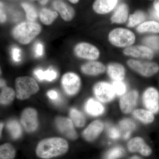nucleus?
Listing matches in <instances>:
<instances>
[{
  "mask_svg": "<svg viewBox=\"0 0 159 159\" xmlns=\"http://www.w3.org/2000/svg\"><path fill=\"white\" fill-rule=\"evenodd\" d=\"M139 97V92L135 89L129 91L121 96L119 107L122 112L124 114L132 113L138 104Z\"/></svg>",
  "mask_w": 159,
  "mask_h": 159,
  "instance_id": "10",
  "label": "nucleus"
},
{
  "mask_svg": "<svg viewBox=\"0 0 159 159\" xmlns=\"http://www.w3.org/2000/svg\"><path fill=\"white\" fill-rule=\"evenodd\" d=\"M69 1H70L71 2L75 4V3L78 2H79V0H69Z\"/></svg>",
  "mask_w": 159,
  "mask_h": 159,
  "instance_id": "42",
  "label": "nucleus"
},
{
  "mask_svg": "<svg viewBox=\"0 0 159 159\" xmlns=\"http://www.w3.org/2000/svg\"><path fill=\"white\" fill-rule=\"evenodd\" d=\"M20 121L26 131L33 132L37 129L38 125L37 112L34 109H25L22 113Z\"/></svg>",
  "mask_w": 159,
  "mask_h": 159,
  "instance_id": "12",
  "label": "nucleus"
},
{
  "mask_svg": "<svg viewBox=\"0 0 159 159\" xmlns=\"http://www.w3.org/2000/svg\"><path fill=\"white\" fill-rule=\"evenodd\" d=\"M11 57L12 60L16 62H20L21 59V51L19 48L14 47L11 50Z\"/></svg>",
  "mask_w": 159,
  "mask_h": 159,
  "instance_id": "35",
  "label": "nucleus"
},
{
  "mask_svg": "<svg viewBox=\"0 0 159 159\" xmlns=\"http://www.w3.org/2000/svg\"><path fill=\"white\" fill-rule=\"evenodd\" d=\"M129 16L128 6L125 3H121L111 16L110 21L113 24H124L127 22Z\"/></svg>",
  "mask_w": 159,
  "mask_h": 159,
  "instance_id": "18",
  "label": "nucleus"
},
{
  "mask_svg": "<svg viewBox=\"0 0 159 159\" xmlns=\"http://www.w3.org/2000/svg\"><path fill=\"white\" fill-rule=\"evenodd\" d=\"M15 93L11 88L5 87L1 91L0 102L3 105H8L11 103L15 98Z\"/></svg>",
  "mask_w": 159,
  "mask_h": 159,
  "instance_id": "28",
  "label": "nucleus"
},
{
  "mask_svg": "<svg viewBox=\"0 0 159 159\" xmlns=\"http://www.w3.org/2000/svg\"><path fill=\"white\" fill-rule=\"evenodd\" d=\"M55 123L58 130L69 139L75 140L78 138L71 119L64 117H57L55 120Z\"/></svg>",
  "mask_w": 159,
  "mask_h": 159,
  "instance_id": "14",
  "label": "nucleus"
},
{
  "mask_svg": "<svg viewBox=\"0 0 159 159\" xmlns=\"http://www.w3.org/2000/svg\"><path fill=\"white\" fill-rule=\"evenodd\" d=\"M123 54L134 59L150 60L154 56V51L145 45H135L124 49Z\"/></svg>",
  "mask_w": 159,
  "mask_h": 159,
  "instance_id": "9",
  "label": "nucleus"
},
{
  "mask_svg": "<svg viewBox=\"0 0 159 159\" xmlns=\"http://www.w3.org/2000/svg\"><path fill=\"white\" fill-rule=\"evenodd\" d=\"M142 101L145 108L154 114L159 111V92L155 88L145 89L142 93Z\"/></svg>",
  "mask_w": 159,
  "mask_h": 159,
  "instance_id": "8",
  "label": "nucleus"
},
{
  "mask_svg": "<svg viewBox=\"0 0 159 159\" xmlns=\"http://www.w3.org/2000/svg\"><path fill=\"white\" fill-rule=\"evenodd\" d=\"M6 87V82L5 80H3L2 79L1 80V87L4 88Z\"/></svg>",
  "mask_w": 159,
  "mask_h": 159,
  "instance_id": "40",
  "label": "nucleus"
},
{
  "mask_svg": "<svg viewBox=\"0 0 159 159\" xmlns=\"http://www.w3.org/2000/svg\"><path fill=\"white\" fill-rule=\"evenodd\" d=\"M34 52L35 56L40 57L42 56L44 54V47L41 43H36L34 47Z\"/></svg>",
  "mask_w": 159,
  "mask_h": 159,
  "instance_id": "36",
  "label": "nucleus"
},
{
  "mask_svg": "<svg viewBox=\"0 0 159 159\" xmlns=\"http://www.w3.org/2000/svg\"><path fill=\"white\" fill-rule=\"evenodd\" d=\"M0 19H1V23H3L6 21V15L3 11L2 9V4L1 3V13H0Z\"/></svg>",
  "mask_w": 159,
  "mask_h": 159,
  "instance_id": "39",
  "label": "nucleus"
},
{
  "mask_svg": "<svg viewBox=\"0 0 159 159\" xmlns=\"http://www.w3.org/2000/svg\"><path fill=\"white\" fill-rule=\"evenodd\" d=\"M153 8L156 14L159 19V0H155L153 2Z\"/></svg>",
  "mask_w": 159,
  "mask_h": 159,
  "instance_id": "38",
  "label": "nucleus"
},
{
  "mask_svg": "<svg viewBox=\"0 0 159 159\" xmlns=\"http://www.w3.org/2000/svg\"><path fill=\"white\" fill-rule=\"evenodd\" d=\"M34 75L39 80L53 81L57 77V72L51 68L44 71L41 69H37L34 71Z\"/></svg>",
  "mask_w": 159,
  "mask_h": 159,
  "instance_id": "25",
  "label": "nucleus"
},
{
  "mask_svg": "<svg viewBox=\"0 0 159 159\" xmlns=\"http://www.w3.org/2000/svg\"><path fill=\"white\" fill-rule=\"evenodd\" d=\"M93 93L97 99L102 103L111 102L116 94L112 84L106 81H99L94 85Z\"/></svg>",
  "mask_w": 159,
  "mask_h": 159,
  "instance_id": "6",
  "label": "nucleus"
},
{
  "mask_svg": "<svg viewBox=\"0 0 159 159\" xmlns=\"http://www.w3.org/2000/svg\"><path fill=\"white\" fill-rule=\"evenodd\" d=\"M126 64L130 70L144 77H152L159 71L158 64L149 60L131 58Z\"/></svg>",
  "mask_w": 159,
  "mask_h": 159,
  "instance_id": "4",
  "label": "nucleus"
},
{
  "mask_svg": "<svg viewBox=\"0 0 159 159\" xmlns=\"http://www.w3.org/2000/svg\"><path fill=\"white\" fill-rule=\"evenodd\" d=\"M143 42L154 51H159V36L150 35L143 38Z\"/></svg>",
  "mask_w": 159,
  "mask_h": 159,
  "instance_id": "31",
  "label": "nucleus"
},
{
  "mask_svg": "<svg viewBox=\"0 0 159 159\" xmlns=\"http://www.w3.org/2000/svg\"><path fill=\"white\" fill-rule=\"evenodd\" d=\"M104 129V124L100 120H95L91 122L84 129L82 136L86 141L93 142L102 133Z\"/></svg>",
  "mask_w": 159,
  "mask_h": 159,
  "instance_id": "15",
  "label": "nucleus"
},
{
  "mask_svg": "<svg viewBox=\"0 0 159 159\" xmlns=\"http://www.w3.org/2000/svg\"><path fill=\"white\" fill-rule=\"evenodd\" d=\"M70 115L73 123L77 127L81 128L85 125V117L80 111L75 108L71 109L70 111Z\"/></svg>",
  "mask_w": 159,
  "mask_h": 159,
  "instance_id": "27",
  "label": "nucleus"
},
{
  "mask_svg": "<svg viewBox=\"0 0 159 159\" xmlns=\"http://www.w3.org/2000/svg\"><path fill=\"white\" fill-rule=\"evenodd\" d=\"M68 147V144L64 139L50 138L39 142L36 148V154L41 158L50 159L66 153Z\"/></svg>",
  "mask_w": 159,
  "mask_h": 159,
  "instance_id": "1",
  "label": "nucleus"
},
{
  "mask_svg": "<svg viewBox=\"0 0 159 159\" xmlns=\"http://www.w3.org/2000/svg\"><path fill=\"white\" fill-rule=\"evenodd\" d=\"M7 128L13 139H19L21 135L22 129L20 125L16 120L9 121L7 123Z\"/></svg>",
  "mask_w": 159,
  "mask_h": 159,
  "instance_id": "30",
  "label": "nucleus"
},
{
  "mask_svg": "<svg viewBox=\"0 0 159 159\" xmlns=\"http://www.w3.org/2000/svg\"><path fill=\"white\" fill-rule=\"evenodd\" d=\"M130 159H142L140 157L138 156H134L133 157H132Z\"/></svg>",
  "mask_w": 159,
  "mask_h": 159,
  "instance_id": "43",
  "label": "nucleus"
},
{
  "mask_svg": "<svg viewBox=\"0 0 159 159\" xmlns=\"http://www.w3.org/2000/svg\"><path fill=\"white\" fill-rule=\"evenodd\" d=\"M118 2V0H96L93 5V9L98 14H107L115 9Z\"/></svg>",
  "mask_w": 159,
  "mask_h": 159,
  "instance_id": "19",
  "label": "nucleus"
},
{
  "mask_svg": "<svg viewBox=\"0 0 159 159\" xmlns=\"http://www.w3.org/2000/svg\"><path fill=\"white\" fill-rule=\"evenodd\" d=\"M48 96L50 99L54 100V102H58L60 98L59 95L56 91L50 90L48 93Z\"/></svg>",
  "mask_w": 159,
  "mask_h": 159,
  "instance_id": "37",
  "label": "nucleus"
},
{
  "mask_svg": "<svg viewBox=\"0 0 159 159\" xmlns=\"http://www.w3.org/2000/svg\"><path fill=\"white\" fill-rule=\"evenodd\" d=\"M38 1H39V2L42 5H45V4L48 2V0H38Z\"/></svg>",
  "mask_w": 159,
  "mask_h": 159,
  "instance_id": "41",
  "label": "nucleus"
},
{
  "mask_svg": "<svg viewBox=\"0 0 159 159\" xmlns=\"http://www.w3.org/2000/svg\"><path fill=\"white\" fill-rule=\"evenodd\" d=\"M3 128V124L2 123H1V134H2V129Z\"/></svg>",
  "mask_w": 159,
  "mask_h": 159,
  "instance_id": "44",
  "label": "nucleus"
},
{
  "mask_svg": "<svg viewBox=\"0 0 159 159\" xmlns=\"http://www.w3.org/2000/svg\"><path fill=\"white\" fill-rule=\"evenodd\" d=\"M127 148L131 152H139L145 157L149 156L152 153V149L142 137L130 139L127 143Z\"/></svg>",
  "mask_w": 159,
  "mask_h": 159,
  "instance_id": "13",
  "label": "nucleus"
},
{
  "mask_svg": "<svg viewBox=\"0 0 159 159\" xmlns=\"http://www.w3.org/2000/svg\"><path fill=\"white\" fill-rule=\"evenodd\" d=\"M16 96L18 99L24 100L39 90V86L35 80L31 77H20L16 80Z\"/></svg>",
  "mask_w": 159,
  "mask_h": 159,
  "instance_id": "5",
  "label": "nucleus"
},
{
  "mask_svg": "<svg viewBox=\"0 0 159 159\" xmlns=\"http://www.w3.org/2000/svg\"><path fill=\"white\" fill-rule=\"evenodd\" d=\"M61 85L66 93L70 96H74L77 93L81 86V80L77 74L70 72L63 76Z\"/></svg>",
  "mask_w": 159,
  "mask_h": 159,
  "instance_id": "11",
  "label": "nucleus"
},
{
  "mask_svg": "<svg viewBox=\"0 0 159 159\" xmlns=\"http://www.w3.org/2000/svg\"><path fill=\"white\" fill-rule=\"evenodd\" d=\"M22 7L25 11L27 19L29 21L34 22L37 17V12L34 7L25 3L22 4Z\"/></svg>",
  "mask_w": 159,
  "mask_h": 159,
  "instance_id": "32",
  "label": "nucleus"
},
{
  "mask_svg": "<svg viewBox=\"0 0 159 159\" xmlns=\"http://www.w3.org/2000/svg\"><path fill=\"white\" fill-rule=\"evenodd\" d=\"M124 151L122 148L117 147L110 150L106 155L107 159H117L123 155Z\"/></svg>",
  "mask_w": 159,
  "mask_h": 159,
  "instance_id": "33",
  "label": "nucleus"
},
{
  "mask_svg": "<svg viewBox=\"0 0 159 159\" xmlns=\"http://www.w3.org/2000/svg\"><path fill=\"white\" fill-rule=\"evenodd\" d=\"M113 86L116 95L122 96L126 93V85L123 81H113Z\"/></svg>",
  "mask_w": 159,
  "mask_h": 159,
  "instance_id": "34",
  "label": "nucleus"
},
{
  "mask_svg": "<svg viewBox=\"0 0 159 159\" xmlns=\"http://www.w3.org/2000/svg\"><path fill=\"white\" fill-rule=\"evenodd\" d=\"M15 155V150L11 144L6 143L1 145L0 159H14Z\"/></svg>",
  "mask_w": 159,
  "mask_h": 159,
  "instance_id": "29",
  "label": "nucleus"
},
{
  "mask_svg": "<svg viewBox=\"0 0 159 159\" xmlns=\"http://www.w3.org/2000/svg\"><path fill=\"white\" fill-rule=\"evenodd\" d=\"M84 108L88 114L93 116H101L105 111V108L101 102L92 98L86 102Z\"/></svg>",
  "mask_w": 159,
  "mask_h": 159,
  "instance_id": "21",
  "label": "nucleus"
},
{
  "mask_svg": "<svg viewBox=\"0 0 159 159\" xmlns=\"http://www.w3.org/2000/svg\"><path fill=\"white\" fill-rule=\"evenodd\" d=\"M136 31L140 34L159 33V23L155 21H145L136 27Z\"/></svg>",
  "mask_w": 159,
  "mask_h": 159,
  "instance_id": "23",
  "label": "nucleus"
},
{
  "mask_svg": "<svg viewBox=\"0 0 159 159\" xmlns=\"http://www.w3.org/2000/svg\"><path fill=\"white\" fill-rule=\"evenodd\" d=\"M106 72L109 77L113 81H123L126 76V70L120 63H110L107 66Z\"/></svg>",
  "mask_w": 159,
  "mask_h": 159,
  "instance_id": "16",
  "label": "nucleus"
},
{
  "mask_svg": "<svg viewBox=\"0 0 159 159\" xmlns=\"http://www.w3.org/2000/svg\"><path fill=\"white\" fill-rule=\"evenodd\" d=\"M57 13L47 9H42L39 13L40 19L42 22L47 25H51L57 17Z\"/></svg>",
  "mask_w": 159,
  "mask_h": 159,
  "instance_id": "26",
  "label": "nucleus"
},
{
  "mask_svg": "<svg viewBox=\"0 0 159 159\" xmlns=\"http://www.w3.org/2000/svg\"><path fill=\"white\" fill-rule=\"evenodd\" d=\"M74 53L76 57L89 61H96L100 57V52L96 46L87 42H81L75 46Z\"/></svg>",
  "mask_w": 159,
  "mask_h": 159,
  "instance_id": "7",
  "label": "nucleus"
},
{
  "mask_svg": "<svg viewBox=\"0 0 159 159\" xmlns=\"http://www.w3.org/2000/svg\"><path fill=\"white\" fill-rule=\"evenodd\" d=\"M146 19V15L145 12L141 10H138L129 16L126 26L129 28H136L145 21Z\"/></svg>",
  "mask_w": 159,
  "mask_h": 159,
  "instance_id": "24",
  "label": "nucleus"
},
{
  "mask_svg": "<svg viewBox=\"0 0 159 159\" xmlns=\"http://www.w3.org/2000/svg\"><path fill=\"white\" fill-rule=\"evenodd\" d=\"M53 5L54 9L59 12L64 20L69 21L73 19L75 15V11L71 6L60 1H54Z\"/></svg>",
  "mask_w": 159,
  "mask_h": 159,
  "instance_id": "20",
  "label": "nucleus"
},
{
  "mask_svg": "<svg viewBox=\"0 0 159 159\" xmlns=\"http://www.w3.org/2000/svg\"><path fill=\"white\" fill-rule=\"evenodd\" d=\"M107 66L97 61H92L84 64L80 67L83 74L91 76L101 75L106 71Z\"/></svg>",
  "mask_w": 159,
  "mask_h": 159,
  "instance_id": "17",
  "label": "nucleus"
},
{
  "mask_svg": "<svg viewBox=\"0 0 159 159\" xmlns=\"http://www.w3.org/2000/svg\"><path fill=\"white\" fill-rule=\"evenodd\" d=\"M41 27L34 22L20 23L13 28L12 35L15 39L22 44H28L41 31Z\"/></svg>",
  "mask_w": 159,
  "mask_h": 159,
  "instance_id": "2",
  "label": "nucleus"
},
{
  "mask_svg": "<svg viewBox=\"0 0 159 159\" xmlns=\"http://www.w3.org/2000/svg\"><path fill=\"white\" fill-rule=\"evenodd\" d=\"M107 39L112 45L125 49L133 45L136 40V36L130 29L116 28L109 32Z\"/></svg>",
  "mask_w": 159,
  "mask_h": 159,
  "instance_id": "3",
  "label": "nucleus"
},
{
  "mask_svg": "<svg viewBox=\"0 0 159 159\" xmlns=\"http://www.w3.org/2000/svg\"><path fill=\"white\" fill-rule=\"evenodd\" d=\"M132 113L134 118L144 124H150L155 120L154 114L147 109H137L133 111Z\"/></svg>",
  "mask_w": 159,
  "mask_h": 159,
  "instance_id": "22",
  "label": "nucleus"
}]
</instances>
